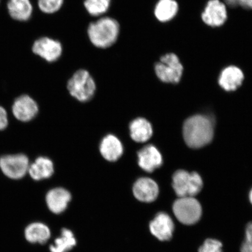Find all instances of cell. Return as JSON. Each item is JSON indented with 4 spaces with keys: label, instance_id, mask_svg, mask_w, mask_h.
Here are the masks:
<instances>
[{
    "label": "cell",
    "instance_id": "1",
    "mask_svg": "<svg viewBox=\"0 0 252 252\" xmlns=\"http://www.w3.org/2000/svg\"><path fill=\"white\" fill-rule=\"evenodd\" d=\"M186 144L191 149H199L209 144L214 136L210 119L203 115H194L186 121L183 127Z\"/></svg>",
    "mask_w": 252,
    "mask_h": 252
},
{
    "label": "cell",
    "instance_id": "2",
    "mask_svg": "<svg viewBox=\"0 0 252 252\" xmlns=\"http://www.w3.org/2000/svg\"><path fill=\"white\" fill-rule=\"evenodd\" d=\"M120 33V25L115 19L103 17L91 23L87 34L91 43L99 49L111 47L117 41Z\"/></svg>",
    "mask_w": 252,
    "mask_h": 252
},
{
    "label": "cell",
    "instance_id": "3",
    "mask_svg": "<svg viewBox=\"0 0 252 252\" xmlns=\"http://www.w3.org/2000/svg\"><path fill=\"white\" fill-rule=\"evenodd\" d=\"M96 89L94 78L89 72L84 69L75 72L67 83L69 93L81 102H87L92 99Z\"/></svg>",
    "mask_w": 252,
    "mask_h": 252
},
{
    "label": "cell",
    "instance_id": "4",
    "mask_svg": "<svg viewBox=\"0 0 252 252\" xmlns=\"http://www.w3.org/2000/svg\"><path fill=\"white\" fill-rule=\"evenodd\" d=\"M172 181L173 190L179 197L196 196L203 187L202 178L195 172L178 170L173 174Z\"/></svg>",
    "mask_w": 252,
    "mask_h": 252
},
{
    "label": "cell",
    "instance_id": "5",
    "mask_svg": "<svg viewBox=\"0 0 252 252\" xmlns=\"http://www.w3.org/2000/svg\"><path fill=\"white\" fill-rule=\"evenodd\" d=\"M173 212L183 224L194 225L201 219L202 207L194 197H179L173 204Z\"/></svg>",
    "mask_w": 252,
    "mask_h": 252
},
{
    "label": "cell",
    "instance_id": "6",
    "mask_svg": "<svg viewBox=\"0 0 252 252\" xmlns=\"http://www.w3.org/2000/svg\"><path fill=\"white\" fill-rule=\"evenodd\" d=\"M183 67L177 55L169 53L160 58L155 65V72L158 78L163 83L177 84L182 76Z\"/></svg>",
    "mask_w": 252,
    "mask_h": 252
},
{
    "label": "cell",
    "instance_id": "7",
    "mask_svg": "<svg viewBox=\"0 0 252 252\" xmlns=\"http://www.w3.org/2000/svg\"><path fill=\"white\" fill-rule=\"evenodd\" d=\"M30 165L28 157L24 154H12L0 157V169L9 179L18 180L28 173Z\"/></svg>",
    "mask_w": 252,
    "mask_h": 252
},
{
    "label": "cell",
    "instance_id": "8",
    "mask_svg": "<svg viewBox=\"0 0 252 252\" xmlns=\"http://www.w3.org/2000/svg\"><path fill=\"white\" fill-rule=\"evenodd\" d=\"M32 52L46 62L53 63L61 58L63 46L58 40L49 37H42L34 41Z\"/></svg>",
    "mask_w": 252,
    "mask_h": 252
},
{
    "label": "cell",
    "instance_id": "9",
    "mask_svg": "<svg viewBox=\"0 0 252 252\" xmlns=\"http://www.w3.org/2000/svg\"><path fill=\"white\" fill-rule=\"evenodd\" d=\"M227 18L226 4L220 0H209L201 14L204 23L213 28L222 26Z\"/></svg>",
    "mask_w": 252,
    "mask_h": 252
},
{
    "label": "cell",
    "instance_id": "10",
    "mask_svg": "<svg viewBox=\"0 0 252 252\" xmlns=\"http://www.w3.org/2000/svg\"><path fill=\"white\" fill-rule=\"evenodd\" d=\"M39 112L37 103L32 97L24 94L16 99L12 106L14 117L23 122H28L36 117Z\"/></svg>",
    "mask_w": 252,
    "mask_h": 252
},
{
    "label": "cell",
    "instance_id": "11",
    "mask_svg": "<svg viewBox=\"0 0 252 252\" xmlns=\"http://www.w3.org/2000/svg\"><path fill=\"white\" fill-rule=\"evenodd\" d=\"M174 229L171 217L164 212L158 213L150 223L151 234L160 241L171 240Z\"/></svg>",
    "mask_w": 252,
    "mask_h": 252
},
{
    "label": "cell",
    "instance_id": "12",
    "mask_svg": "<svg viewBox=\"0 0 252 252\" xmlns=\"http://www.w3.org/2000/svg\"><path fill=\"white\" fill-rule=\"evenodd\" d=\"M159 193L158 185L155 181L150 178L143 177L138 179L133 185L134 196L141 202H153L158 197Z\"/></svg>",
    "mask_w": 252,
    "mask_h": 252
},
{
    "label": "cell",
    "instance_id": "13",
    "mask_svg": "<svg viewBox=\"0 0 252 252\" xmlns=\"http://www.w3.org/2000/svg\"><path fill=\"white\" fill-rule=\"evenodd\" d=\"M138 165L143 171L151 173L160 168L163 163L161 154L152 144L142 148L137 153Z\"/></svg>",
    "mask_w": 252,
    "mask_h": 252
},
{
    "label": "cell",
    "instance_id": "14",
    "mask_svg": "<svg viewBox=\"0 0 252 252\" xmlns=\"http://www.w3.org/2000/svg\"><path fill=\"white\" fill-rule=\"evenodd\" d=\"M70 192L63 188H55L47 192L46 202L50 212L60 214L67 209L71 200Z\"/></svg>",
    "mask_w": 252,
    "mask_h": 252
},
{
    "label": "cell",
    "instance_id": "15",
    "mask_svg": "<svg viewBox=\"0 0 252 252\" xmlns=\"http://www.w3.org/2000/svg\"><path fill=\"white\" fill-rule=\"evenodd\" d=\"M99 152L107 161L116 162L121 158L124 154V145L116 135L108 134L100 141Z\"/></svg>",
    "mask_w": 252,
    "mask_h": 252
},
{
    "label": "cell",
    "instance_id": "16",
    "mask_svg": "<svg viewBox=\"0 0 252 252\" xmlns=\"http://www.w3.org/2000/svg\"><path fill=\"white\" fill-rule=\"evenodd\" d=\"M244 80V74L241 69L234 65H230L220 72L219 83L223 90L232 91L238 89Z\"/></svg>",
    "mask_w": 252,
    "mask_h": 252
},
{
    "label": "cell",
    "instance_id": "17",
    "mask_svg": "<svg viewBox=\"0 0 252 252\" xmlns=\"http://www.w3.org/2000/svg\"><path fill=\"white\" fill-rule=\"evenodd\" d=\"M55 172L54 163L46 157H39L30 165L28 173L32 179L39 181L50 178Z\"/></svg>",
    "mask_w": 252,
    "mask_h": 252
},
{
    "label": "cell",
    "instance_id": "18",
    "mask_svg": "<svg viewBox=\"0 0 252 252\" xmlns=\"http://www.w3.org/2000/svg\"><path fill=\"white\" fill-rule=\"evenodd\" d=\"M129 131L131 139L138 143H146L153 134L152 125L143 118H137L130 122Z\"/></svg>",
    "mask_w": 252,
    "mask_h": 252
},
{
    "label": "cell",
    "instance_id": "19",
    "mask_svg": "<svg viewBox=\"0 0 252 252\" xmlns=\"http://www.w3.org/2000/svg\"><path fill=\"white\" fill-rule=\"evenodd\" d=\"M7 7L9 16L15 21H27L33 14L31 0H8Z\"/></svg>",
    "mask_w": 252,
    "mask_h": 252
},
{
    "label": "cell",
    "instance_id": "20",
    "mask_svg": "<svg viewBox=\"0 0 252 252\" xmlns=\"http://www.w3.org/2000/svg\"><path fill=\"white\" fill-rule=\"evenodd\" d=\"M51 236L50 228L42 222H33L25 229V237L32 244H45Z\"/></svg>",
    "mask_w": 252,
    "mask_h": 252
},
{
    "label": "cell",
    "instance_id": "21",
    "mask_svg": "<svg viewBox=\"0 0 252 252\" xmlns=\"http://www.w3.org/2000/svg\"><path fill=\"white\" fill-rule=\"evenodd\" d=\"M179 5L175 0H159L154 8V15L160 23H167L177 15Z\"/></svg>",
    "mask_w": 252,
    "mask_h": 252
},
{
    "label": "cell",
    "instance_id": "22",
    "mask_svg": "<svg viewBox=\"0 0 252 252\" xmlns=\"http://www.w3.org/2000/svg\"><path fill=\"white\" fill-rule=\"evenodd\" d=\"M77 244L76 239L71 230L63 228L61 234L57 238L54 244L50 246V252H68Z\"/></svg>",
    "mask_w": 252,
    "mask_h": 252
},
{
    "label": "cell",
    "instance_id": "23",
    "mask_svg": "<svg viewBox=\"0 0 252 252\" xmlns=\"http://www.w3.org/2000/svg\"><path fill=\"white\" fill-rule=\"evenodd\" d=\"M87 11L93 17H100L106 13L111 5V0H84Z\"/></svg>",
    "mask_w": 252,
    "mask_h": 252
},
{
    "label": "cell",
    "instance_id": "24",
    "mask_svg": "<svg viewBox=\"0 0 252 252\" xmlns=\"http://www.w3.org/2000/svg\"><path fill=\"white\" fill-rule=\"evenodd\" d=\"M64 0H37V5L41 11L47 14L56 13L64 4Z\"/></svg>",
    "mask_w": 252,
    "mask_h": 252
},
{
    "label": "cell",
    "instance_id": "25",
    "mask_svg": "<svg viewBox=\"0 0 252 252\" xmlns=\"http://www.w3.org/2000/svg\"><path fill=\"white\" fill-rule=\"evenodd\" d=\"M198 252H222V244L215 239H207L198 249Z\"/></svg>",
    "mask_w": 252,
    "mask_h": 252
},
{
    "label": "cell",
    "instance_id": "26",
    "mask_svg": "<svg viewBox=\"0 0 252 252\" xmlns=\"http://www.w3.org/2000/svg\"><path fill=\"white\" fill-rule=\"evenodd\" d=\"M241 252H252V221L249 222L245 229V237L241 247Z\"/></svg>",
    "mask_w": 252,
    "mask_h": 252
},
{
    "label": "cell",
    "instance_id": "27",
    "mask_svg": "<svg viewBox=\"0 0 252 252\" xmlns=\"http://www.w3.org/2000/svg\"><path fill=\"white\" fill-rule=\"evenodd\" d=\"M225 4L230 7H241L252 10V0H224Z\"/></svg>",
    "mask_w": 252,
    "mask_h": 252
},
{
    "label": "cell",
    "instance_id": "28",
    "mask_svg": "<svg viewBox=\"0 0 252 252\" xmlns=\"http://www.w3.org/2000/svg\"><path fill=\"white\" fill-rule=\"evenodd\" d=\"M8 125V114L6 110L0 106V131L4 130Z\"/></svg>",
    "mask_w": 252,
    "mask_h": 252
},
{
    "label": "cell",
    "instance_id": "29",
    "mask_svg": "<svg viewBox=\"0 0 252 252\" xmlns=\"http://www.w3.org/2000/svg\"><path fill=\"white\" fill-rule=\"evenodd\" d=\"M249 198H250V202L252 205V189L250 193V195H249Z\"/></svg>",
    "mask_w": 252,
    "mask_h": 252
},
{
    "label": "cell",
    "instance_id": "30",
    "mask_svg": "<svg viewBox=\"0 0 252 252\" xmlns=\"http://www.w3.org/2000/svg\"><path fill=\"white\" fill-rule=\"evenodd\" d=\"M0 1H1V0H0Z\"/></svg>",
    "mask_w": 252,
    "mask_h": 252
}]
</instances>
